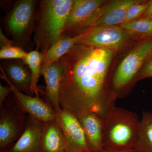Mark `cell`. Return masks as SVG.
I'll use <instances>...</instances> for the list:
<instances>
[{"instance_id":"obj_28","label":"cell","mask_w":152,"mask_h":152,"mask_svg":"<svg viewBox=\"0 0 152 152\" xmlns=\"http://www.w3.org/2000/svg\"><path fill=\"white\" fill-rule=\"evenodd\" d=\"M0 152H10L8 150H2V151H0Z\"/></svg>"},{"instance_id":"obj_7","label":"cell","mask_w":152,"mask_h":152,"mask_svg":"<svg viewBox=\"0 0 152 152\" xmlns=\"http://www.w3.org/2000/svg\"><path fill=\"white\" fill-rule=\"evenodd\" d=\"M85 33L77 44L112 50L123 48L134 38L121 26H97Z\"/></svg>"},{"instance_id":"obj_10","label":"cell","mask_w":152,"mask_h":152,"mask_svg":"<svg viewBox=\"0 0 152 152\" xmlns=\"http://www.w3.org/2000/svg\"><path fill=\"white\" fill-rule=\"evenodd\" d=\"M35 1L21 0L14 6L7 19L10 33L18 40H22L30 31L34 22Z\"/></svg>"},{"instance_id":"obj_4","label":"cell","mask_w":152,"mask_h":152,"mask_svg":"<svg viewBox=\"0 0 152 152\" xmlns=\"http://www.w3.org/2000/svg\"><path fill=\"white\" fill-rule=\"evenodd\" d=\"M152 57V37L144 40L128 53L117 68L112 79L113 91L123 90Z\"/></svg>"},{"instance_id":"obj_12","label":"cell","mask_w":152,"mask_h":152,"mask_svg":"<svg viewBox=\"0 0 152 152\" xmlns=\"http://www.w3.org/2000/svg\"><path fill=\"white\" fill-rule=\"evenodd\" d=\"M91 152H101L103 147L104 118L95 113H89L78 118Z\"/></svg>"},{"instance_id":"obj_26","label":"cell","mask_w":152,"mask_h":152,"mask_svg":"<svg viewBox=\"0 0 152 152\" xmlns=\"http://www.w3.org/2000/svg\"><path fill=\"white\" fill-rule=\"evenodd\" d=\"M140 19H152V0L149 1V3L146 11Z\"/></svg>"},{"instance_id":"obj_2","label":"cell","mask_w":152,"mask_h":152,"mask_svg":"<svg viewBox=\"0 0 152 152\" xmlns=\"http://www.w3.org/2000/svg\"><path fill=\"white\" fill-rule=\"evenodd\" d=\"M139 122L136 113L112 107L104 118V150L134 149L138 138Z\"/></svg>"},{"instance_id":"obj_1","label":"cell","mask_w":152,"mask_h":152,"mask_svg":"<svg viewBox=\"0 0 152 152\" xmlns=\"http://www.w3.org/2000/svg\"><path fill=\"white\" fill-rule=\"evenodd\" d=\"M113 56L112 50L76 44L60 59L62 109L78 119L91 113L104 118L117 99L107 87Z\"/></svg>"},{"instance_id":"obj_3","label":"cell","mask_w":152,"mask_h":152,"mask_svg":"<svg viewBox=\"0 0 152 152\" xmlns=\"http://www.w3.org/2000/svg\"><path fill=\"white\" fill-rule=\"evenodd\" d=\"M75 0L42 1L36 33L37 46L45 54L62 35Z\"/></svg>"},{"instance_id":"obj_14","label":"cell","mask_w":152,"mask_h":152,"mask_svg":"<svg viewBox=\"0 0 152 152\" xmlns=\"http://www.w3.org/2000/svg\"><path fill=\"white\" fill-rule=\"evenodd\" d=\"M46 86L45 94L49 104L55 112L61 109L60 104V86L62 79V68L59 60L53 64L45 70L41 72Z\"/></svg>"},{"instance_id":"obj_20","label":"cell","mask_w":152,"mask_h":152,"mask_svg":"<svg viewBox=\"0 0 152 152\" xmlns=\"http://www.w3.org/2000/svg\"><path fill=\"white\" fill-rule=\"evenodd\" d=\"M133 37L144 40L152 37V19H139L134 21L121 25Z\"/></svg>"},{"instance_id":"obj_17","label":"cell","mask_w":152,"mask_h":152,"mask_svg":"<svg viewBox=\"0 0 152 152\" xmlns=\"http://www.w3.org/2000/svg\"><path fill=\"white\" fill-rule=\"evenodd\" d=\"M4 69L8 78L16 88L27 95L31 94V74L24 66L18 62L11 61L6 63Z\"/></svg>"},{"instance_id":"obj_19","label":"cell","mask_w":152,"mask_h":152,"mask_svg":"<svg viewBox=\"0 0 152 152\" xmlns=\"http://www.w3.org/2000/svg\"><path fill=\"white\" fill-rule=\"evenodd\" d=\"M43 59V54L38 51V50H36L27 53V54L23 59L28 66L31 71V94H36L37 96L39 92L37 83L41 74V68Z\"/></svg>"},{"instance_id":"obj_25","label":"cell","mask_w":152,"mask_h":152,"mask_svg":"<svg viewBox=\"0 0 152 152\" xmlns=\"http://www.w3.org/2000/svg\"><path fill=\"white\" fill-rule=\"evenodd\" d=\"M0 44L1 48L12 44V41L9 39L4 34L1 29L0 30Z\"/></svg>"},{"instance_id":"obj_21","label":"cell","mask_w":152,"mask_h":152,"mask_svg":"<svg viewBox=\"0 0 152 152\" xmlns=\"http://www.w3.org/2000/svg\"><path fill=\"white\" fill-rule=\"evenodd\" d=\"M149 3V1H141L140 2L131 6L128 9L126 15L122 24L140 18L146 11Z\"/></svg>"},{"instance_id":"obj_8","label":"cell","mask_w":152,"mask_h":152,"mask_svg":"<svg viewBox=\"0 0 152 152\" xmlns=\"http://www.w3.org/2000/svg\"><path fill=\"white\" fill-rule=\"evenodd\" d=\"M56 121L62 132L65 152H91L77 118L61 109L56 112Z\"/></svg>"},{"instance_id":"obj_6","label":"cell","mask_w":152,"mask_h":152,"mask_svg":"<svg viewBox=\"0 0 152 152\" xmlns=\"http://www.w3.org/2000/svg\"><path fill=\"white\" fill-rule=\"evenodd\" d=\"M104 3L102 0H75L62 35L75 37L92 28Z\"/></svg>"},{"instance_id":"obj_11","label":"cell","mask_w":152,"mask_h":152,"mask_svg":"<svg viewBox=\"0 0 152 152\" xmlns=\"http://www.w3.org/2000/svg\"><path fill=\"white\" fill-rule=\"evenodd\" d=\"M43 126V124L28 115L23 132L7 150L10 152H38Z\"/></svg>"},{"instance_id":"obj_16","label":"cell","mask_w":152,"mask_h":152,"mask_svg":"<svg viewBox=\"0 0 152 152\" xmlns=\"http://www.w3.org/2000/svg\"><path fill=\"white\" fill-rule=\"evenodd\" d=\"M85 33L75 37L62 35L55 43L43 55L44 59L41 72L45 70L63 56L68 53L82 37Z\"/></svg>"},{"instance_id":"obj_9","label":"cell","mask_w":152,"mask_h":152,"mask_svg":"<svg viewBox=\"0 0 152 152\" xmlns=\"http://www.w3.org/2000/svg\"><path fill=\"white\" fill-rule=\"evenodd\" d=\"M1 78L10 87L15 100L29 116L42 124L56 120V112L49 103L42 100L38 96L32 97L19 91L11 83L1 66Z\"/></svg>"},{"instance_id":"obj_15","label":"cell","mask_w":152,"mask_h":152,"mask_svg":"<svg viewBox=\"0 0 152 152\" xmlns=\"http://www.w3.org/2000/svg\"><path fill=\"white\" fill-rule=\"evenodd\" d=\"M38 152H65L62 132L56 120L43 124Z\"/></svg>"},{"instance_id":"obj_24","label":"cell","mask_w":152,"mask_h":152,"mask_svg":"<svg viewBox=\"0 0 152 152\" xmlns=\"http://www.w3.org/2000/svg\"><path fill=\"white\" fill-rule=\"evenodd\" d=\"M11 92L12 89L10 86H3L0 84V110L3 108L6 100Z\"/></svg>"},{"instance_id":"obj_22","label":"cell","mask_w":152,"mask_h":152,"mask_svg":"<svg viewBox=\"0 0 152 152\" xmlns=\"http://www.w3.org/2000/svg\"><path fill=\"white\" fill-rule=\"evenodd\" d=\"M26 52L20 47L14 46L12 44L1 48L0 58L4 59H23L27 54Z\"/></svg>"},{"instance_id":"obj_23","label":"cell","mask_w":152,"mask_h":152,"mask_svg":"<svg viewBox=\"0 0 152 152\" xmlns=\"http://www.w3.org/2000/svg\"><path fill=\"white\" fill-rule=\"evenodd\" d=\"M152 77V57L148 60L142 68L138 77L139 79Z\"/></svg>"},{"instance_id":"obj_13","label":"cell","mask_w":152,"mask_h":152,"mask_svg":"<svg viewBox=\"0 0 152 152\" xmlns=\"http://www.w3.org/2000/svg\"><path fill=\"white\" fill-rule=\"evenodd\" d=\"M140 1L137 0L114 1L107 5H103L99 15L92 28L103 25L117 26L122 24L126 15L128 9L131 6L140 2Z\"/></svg>"},{"instance_id":"obj_27","label":"cell","mask_w":152,"mask_h":152,"mask_svg":"<svg viewBox=\"0 0 152 152\" xmlns=\"http://www.w3.org/2000/svg\"><path fill=\"white\" fill-rule=\"evenodd\" d=\"M101 152H138L135 149L124 150H104Z\"/></svg>"},{"instance_id":"obj_18","label":"cell","mask_w":152,"mask_h":152,"mask_svg":"<svg viewBox=\"0 0 152 152\" xmlns=\"http://www.w3.org/2000/svg\"><path fill=\"white\" fill-rule=\"evenodd\" d=\"M134 149L138 152H152V112H142L139 122L138 138Z\"/></svg>"},{"instance_id":"obj_5","label":"cell","mask_w":152,"mask_h":152,"mask_svg":"<svg viewBox=\"0 0 152 152\" xmlns=\"http://www.w3.org/2000/svg\"><path fill=\"white\" fill-rule=\"evenodd\" d=\"M28 115L13 96L6 100L0 114V150H8L18 140L26 126Z\"/></svg>"}]
</instances>
